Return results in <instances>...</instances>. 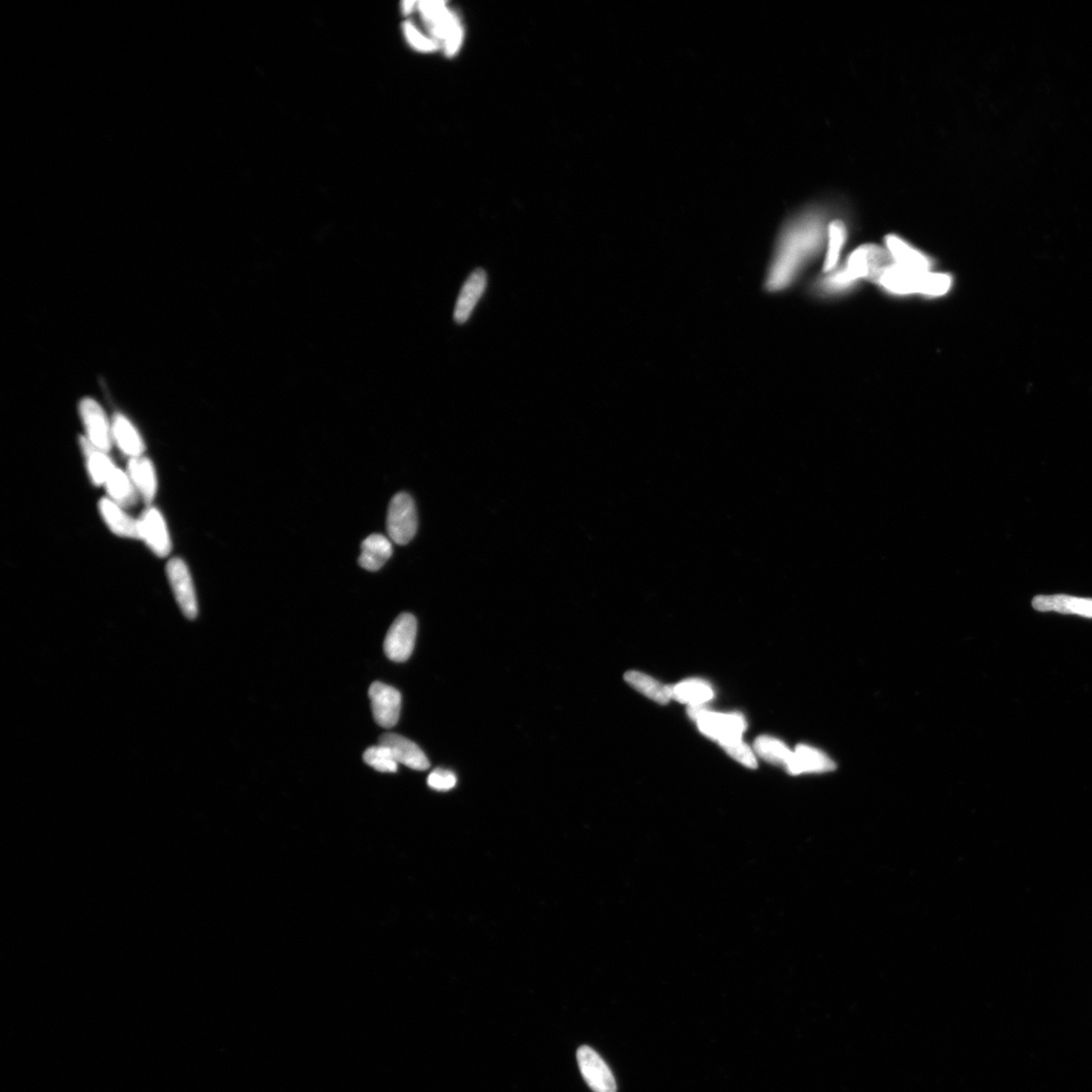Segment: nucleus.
Segmentation results:
<instances>
[{
    "instance_id": "nucleus-17",
    "label": "nucleus",
    "mask_w": 1092,
    "mask_h": 1092,
    "mask_svg": "<svg viewBox=\"0 0 1092 1092\" xmlns=\"http://www.w3.org/2000/svg\"><path fill=\"white\" fill-rule=\"evenodd\" d=\"M836 765L827 756L812 747L800 745L796 748L786 766L791 775L804 773H824L835 770Z\"/></svg>"
},
{
    "instance_id": "nucleus-13",
    "label": "nucleus",
    "mask_w": 1092,
    "mask_h": 1092,
    "mask_svg": "<svg viewBox=\"0 0 1092 1092\" xmlns=\"http://www.w3.org/2000/svg\"><path fill=\"white\" fill-rule=\"evenodd\" d=\"M488 285V275L482 269L473 271L465 280L455 304L454 318L457 324H464L477 307Z\"/></svg>"
},
{
    "instance_id": "nucleus-26",
    "label": "nucleus",
    "mask_w": 1092,
    "mask_h": 1092,
    "mask_svg": "<svg viewBox=\"0 0 1092 1092\" xmlns=\"http://www.w3.org/2000/svg\"><path fill=\"white\" fill-rule=\"evenodd\" d=\"M847 238L848 230L844 222L836 220L830 223L828 232V252L827 255H825L822 269L824 274H829L837 270L840 252L843 250L846 244Z\"/></svg>"
},
{
    "instance_id": "nucleus-30",
    "label": "nucleus",
    "mask_w": 1092,
    "mask_h": 1092,
    "mask_svg": "<svg viewBox=\"0 0 1092 1092\" xmlns=\"http://www.w3.org/2000/svg\"><path fill=\"white\" fill-rule=\"evenodd\" d=\"M456 781L455 774L445 769H436L431 772L427 779L428 786L440 792L452 790L455 787Z\"/></svg>"
},
{
    "instance_id": "nucleus-29",
    "label": "nucleus",
    "mask_w": 1092,
    "mask_h": 1092,
    "mask_svg": "<svg viewBox=\"0 0 1092 1092\" xmlns=\"http://www.w3.org/2000/svg\"><path fill=\"white\" fill-rule=\"evenodd\" d=\"M725 752L748 768L756 769L757 760L752 748L744 743L741 738L724 741L720 744Z\"/></svg>"
},
{
    "instance_id": "nucleus-8",
    "label": "nucleus",
    "mask_w": 1092,
    "mask_h": 1092,
    "mask_svg": "<svg viewBox=\"0 0 1092 1092\" xmlns=\"http://www.w3.org/2000/svg\"><path fill=\"white\" fill-rule=\"evenodd\" d=\"M166 574L177 602L183 615L189 620L197 619L198 603L190 572L181 558L174 557L166 566Z\"/></svg>"
},
{
    "instance_id": "nucleus-23",
    "label": "nucleus",
    "mask_w": 1092,
    "mask_h": 1092,
    "mask_svg": "<svg viewBox=\"0 0 1092 1092\" xmlns=\"http://www.w3.org/2000/svg\"><path fill=\"white\" fill-rule=\"evenodd\" d=\"M80 445L87 458V470L91 481L96 486H103L112 471L115 468L110 458L91 445L87 438L80 437Z\"/></svg>"
},
{
    "instance_id": "nucleus-3",
    "label": "nucleus",
    "mask_w": 1092,
    "mask_h": 1092,
    "mask_svg": "<svg viewBox=\"0 0 1092 1092\" xmlns=\"http://www.w3.org/2000/svg\"><path fill=\"white\" fill-rule=\"evenodd\" d=\"M877 285L891 295L918 294L939 298L949 293L953 286V279L947 273L913 271L894 262L882 274Z\"/></svg>"
},
{
    "instance_id": "nucleus-16",
    "label": "nucleus",
    "mask_w": 1092,
    "mask_h": 1092,
    "mask_svg": "<svg viewBox=\"0 0 1092 1092\" xmlns=\"http://www.w3.org/2000/svg\"><path fill=\"white\" fill-rule=\"evenodd\" d=\"M886 245L896 264L913 271H931L933 263L931 257L907 243L903 238L888 235L886 238Z\"/></svg>"
},
{
    "instance_id": "nucleus-1",
    "label": "nucleus",
    "mask_w": 1092,
    "mask_h": 1092,
    "mask_svg": "<svg viewBox=\"0 0 1092 1092\" xmlns=\"http://www.w3.org/2000/svg\"><path fill=\"white\" fill-rule=\"evenodd\" d=\"M823 212L814 210L800 215L787 225L778 241L766 287L780 291L792 285L800 274L821 252L828 241L829 224Z\"/></svg>"
},
{
    "instance_id": "nucleus-12",
    "label": "nucleus",
    "mask_w": 1092,
    "mask_h": 1092,
    "mask_svg": "<svg viewBox=\"0 0 1092 1092\" xmlns=\"http://www.w3.org/2000/svg\"><path fill=\"white\" fill-rule=\"evenodd\" d=\"M140 538L145 541L152 552L160 557L168 556L171 552V540L168 525L162 514L156 508H148L139 519Z\"/></svg>"
},
{
    "instance_id": "nucleus-22",
    "label": "nucleus",
    "mask_w": 1092,
    "mask_h": 1092,
    "mask_svg": "<svg viewBox=\"0 0 1092 1092\" xmlns=\"http://www.w3.org/2000/svg\"><path fill=\"white\" fill-rule=\"evenodd\" d=\"M671 698L690 706H700L711 702L714 692L710 684L702 680H687L678 685L670 686Z\"/></svg>"
},
{
    "instance_id": "nucleus-24",
    "label": "nucleus",
    "mask_w": 1092,
    "mask_h": 1092,
    "mask_svg": "<svg viewBox=\"0 0 1092 1092\" xmlns=\"http://www.w3.org/2000/svg\"><path fill=\"white\" fill-rule=\"evenodd\" d=\"M105 485L112 501L115 504L121 507H130L136 503L137 490L133 485L128 473L115 468L107 477Z\"/></svg>"
},
{
    "instance_id": "nucleus-7",
    "label": "nucleus",
    "mask_w": 1092,
    "mask_h": 1092,
    "mask_svg": "<svg viewBox=\"0 0 1092 1092\" xmlns=\"http://www.w3.org/2000/svg\"><path fill=\"white\" fill-rule=\"evenodd\" d=\"M417 629H418V624H417L415 616L410 613L399 615L391 624L385 643H383V650L390 661L403 663L411 656L415 647Z\"/></svg>"
},
{
    "instance_id": "nucleus-28",
    "label": "nucleus",
    "mask_w": 1092,
    "mask_h": 1092,
    "mask_svg": "<svg viewBox=\"0 0 1092 1092\" xmlns=\"http://www.w3.org/2000/svg\"><path fill=\"white\" fill-rule=\"evenodd\" d=\"M363 760L374 770L381 773H396L398 762L390 749L385 746L371 747L363 754Z\"/></svg>"
},
{
    "instance_id": "nucleus-10",
    "label": "nucleus",
    "mask_w": 1092,
    "mask_h": 1092,
    "mask_svg": "<svg viewBox=\"0 0 1092 1092\" xmlns=\"http://www.w3.org/2000/svg\"><path fill=\"white\" fill-rule=\"evenodd\" d=\"M583 1079L594 1092H616L617 1086L610 1067L593 1049L583 1046L577 1053Z\"/></svg>"
},
{
    "instance_id": "nucleus-27",
    "label": "nucleus",
    "mask_w": 1092,
    "mask_h": 1092,
    "mask_svg": "<svg viewBox=\"0 0 1092 1092\" xmlns=\"http://www.w3.org/2000/svg\"><path fill=\"white\" fill-rule=\"evenodd\" d=\"M754 748L756 753L764 760L777 766H787L794 756V752H791L785 743L772 737L757 738Z\"/></svg>"
},
{
    "instance_id": "nucleus-20",
    "label": "nucleus",
    "mask_w": 1092,
    "mask_h": 1092,
    "mask_svg": "<svg viewBox=\"0 0 1092 1092\" xmlns=\"http://www.w3.org/2000/svg\"><path fill=\"white\" fill-rule=\"evenodd\" d=\"M390 539L381 535H372L362 545L360 563L362 569L377 572L382 568L393 555V546Z\"/></svg>"
},
{
    "instance_id": "nucleus-18",
    "label": "nucleus",
    "mask_w": 1092,
    "mask_h": 1092,
    "mask_svg": "<svg viewBox=\"0 0 1092 1092\" xmlns=\"http://www.w3.org/2000/svg\"><path fill=\"white\" fill-rule=\"evenodd\" d=\"M98 508L107 528L115 536L140 538L139 520L132 518L122 509L121 506L115 504L111 499L104 498L99 501Z\"/></svg>"
},
{
    "instance_id": "nucleus-11",
    "label": "nucleus",
    "mask_w": 1092,
    "mask_h": 1092,
    "mask_svg": "<svg viewBox=\"0 0 1092 1092\" xmlns=\"http://www.w3.org/2000/svg\"><path fill=\"white\" fill-rule=\"evenodd\" d=\"M80 415L89 443L106 454L110 452L113 429L101 405L93 399H83L80 403Z\"/></svg>"
},
{
    "instance_id": "nucleus-4",
    "label": "nucleus",
    "mask_w": 1092,
    "mask_h": 1092,
    "mask_svg": "<svg viewBox=\"0 0 1092 1092\" xmlns=\"http://www.w3.org/2000/svg\"><path fill=\"white\" fill-rule=\"evenodd\" d=\"M688 714L697 722L698 729L704 736L717 743L739 739L747 730V722L743 715L738 713L723 714L707 711L703 705L690 706Z\"/></svg>"
},
{
    "instance_id": "nucleus-6",
    "label": "nucleus",
    "mask_w": 1092,
    "mask_h": 1092,
    "mask_svg": "<svg viewBox=\"0 0 1092 1092\" xmlns=\"http://www.w3.org/2000/svg\"><path fill=\"white\" fill-rule=\"evenodd\" d=\"M418 528L414 500L409 494L399 493L391 499L388 510L387 530L390 539L405 546L416 536Z\"/></svg>"
},
{
    "instance_id": "nucleus-19",
    "label": "nucleus",
    "mask_w": 1092,
    "mask_h": 1092,
    "mask_svg": "<svg viewBox=\"0 0 1092 1092\" xmlns=\"http://www.w3.org/2000/svg\"><path fill=\"white\" fill-rule=\"evenodd\" d=\"M128 474L144 502L147 505L151 504L158 487L153 463L146 457L131 458L128 464Z\"/></svg>"
},
{
    "instance_id": "nucleus-25",
    "label": "nucleus",
    "mask_w": 1092,
    "mask_h": 1092,
    "mask_svg": "<svg viewBox=\"0 0 1092 1092\" xmlns=\"http://www.w3.org/2000/svg\"><path fill=\"white\" fill-rule=\"evenodd\" d=\"M624 679L630 686L640 692L641 694L654 700L656 702L666 704L672 699L670 686L663 685V684L647 676L644 673L629 671L624 674Z\"/></svg>"
},
{
    "instance_id": "nucleus-15",
    "label": "nucleus",
    "mask_w": 1092,
    "mask_h": 1092,
    "mask_svg": "<svg viewBox=\"0 0 1092 1092\" xmlns=\"http://www.w3.org/2000/svg\"><path fill=\"white\" fill-rule=\"evenodd\" d=\"M1033 610L1040 612L1074 614L1092 619V599L1069 595L1037 596L1032 599Z\"/></svg>"
},
{
    "instance_id": "nucleus-9",
    "label": "nucleus",
    "mask_w": 1092,
    "mask_h": 1092,
    "mask_svg": "<svg viewBox=\"0 0 1092 1092\" xmlns=\"http://www.w3.org/2000/svg\"><path fill=\"white\" fill-rule=\"evenodd\" d=\"M373 719L383 729L394 728L399 719L402 695L394 687L374 682L369 690Z\"/></svg>"
},
{
    "instance_id": "nucleus-5",
    "label": "nucleus",
    "mask_w": 1092,
    "mask_h": 1092,
    "mask_svg": "<svg viewBox=\"0 0 1092 1092\" xmlns=\"http://www.w3.org/2000/svg\"><path fill=\"white\" fill-rule=\"evenodd\" d=\"M417 5L423 19L429 24L431 34L444 41L448 55H454L463 41V31L456 16L447 10L444 2H422Z\"/></svg>"
},
{
    "instance_id": "nucleus-31",
    "label": "nucleus",
    "mask_w": 1092,
    "mask_h": 1092,
    "mask_svg": "<svg viewBox=\"0 0 1092 1092\" xmlns=\"http://www.w3.org/2000/svg\"><path fill=\"white\" fill-rule=\"evenodd\" d=\"M404 29L407 40L410 41V44L414 48L420 50V51L427 52L436 49L437 45L435 43V41L425 37L422 32H420V31L414 26V23L406 22L404 24Z\"/></svg>"
},
{
    "instance_id": "nucleus-2",
    "label": "nucleus",
    "mask_w": 1092,
    "mask_h": 1092,
    "mask_svg": "<svg viewBox=\"0 0 1092 1092\" xmlns=\"http://www.w3.org/2000/svg\"><path fill=\"white\" fill-rule=\"evenodd\" d=\"M886 249L878 245H862L849 254L841 268L824 274L819 282L823 294H841L851 289L862 280L878 283L882 274L894 264Z\"/></svg>"
},
{
    "instance_id": "nucleus-21",
    "label": "nucleus",
    "mask_w": 1092,
    "mask_h": 1092,
    "mask_svg": "<svg viewBox=\"0 0 1092 1092\" xmlns=\"http://www.w3.org/2000/svg\"><path fill=\"white\" fill-rule=\"evenodd\" d=\"M113 437L124 454L131 458L143 454L145 445L143 439L133 424L122 414L115 415L113 423Z\"/></svg>"
},
{
    "instance_id": "nucleus-14",
    "label": "nucleus",
    "mask_w": 1092,
    "mask_h": 1092,
    "mask_svg": "<svg viewBox=\"0 0 1092 1092\" xmlns=\"http://www.w3.org/2000/svg\"><path fill=\"white\" fill-rule=\"evenodd\" d=\"M379 744L389 748L396 761L408 768L425 771L430 766L428 757L422 749L412 740L397 733H385L379 739Z\"/></svg>"
}]
</instances>
